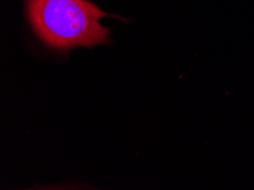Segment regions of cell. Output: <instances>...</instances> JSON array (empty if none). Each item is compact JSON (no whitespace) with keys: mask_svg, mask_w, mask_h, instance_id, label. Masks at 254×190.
Wrapping results in <instances>:
<instances>
[{"mask_svg":"<svg viewBox=\"0 0 254 190\" xmlns=\"http://www.w3.org/2000/svg\"><path fill=\"white\" fill-rule=\"evenodd\" d=\"M25 11L37 38L63 54L76 47L110 44V29L101 24V18L113 16L125 21L103 11L90 0H25Z\"/></svg>","mask_w":254,"mask_h":190,"instance_id":"6da1fadb","label":"cell"}]
</instances>
